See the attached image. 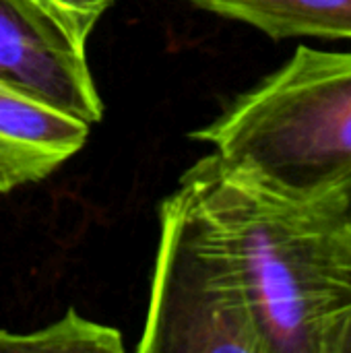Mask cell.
Masks as SVG:
<instances>
[{"label":"cell","instance_id":"cell-1","mask_svg":"<svg viewBox=\"0 0 351 353\" xmlns=\"http://www.w3.org/2000/svg\"><path fill=\"white\" fill-rule=\"evenodd\" d=\"M228 240L265 353H351V217L215 151L182 178Z\"/></svg>","mask_w":351,"mask_h":353},{"label":"cell","instance_id":"cell-2","mask_svg":"<svg viewBox=\"0 0 351 353\" xmlns=\"http://www.w3.org/2000/svg\"><path fill=\"white\" fill-rule=\"evenodd\" d=\"M190 139L283 188L333 190L351 176V52L298 46Z\"/></svg>","mask_w":351,"mask_h":353},{"label":"cell","instance_id":"cell-3","mask_svg":"<svg viewBox=\"0 0 351 353\" xmlns=\"http://www.w3.org/2000/svg\"><path fill=\"white\" fill-rule=\"evenodd\" d=\"M141 353H265L238 261L186 184L159 205Z\"/></svg>","mask_w":351,"mask_h":353},{"label":"cell","instance_id":"cell-4","mask_svg":"<svg viewBox=\"0 0 351 353\" xmlns=\"http://www.w3.org/2000/svg\"><path fill=\"white\" fill-rule=\"evenodd\" d=\"M0 79L87 124L103 118L87 37L48 0H0Z\"/></svg>","mask_w":351,"mask_h":353},{"label":"cell","instance_id":"cell-5","mask_svg":"<svg viewBox=\"0 0 351 353\" xmlns=\"http://www.w3.org/2000/svg\"><path fill=\"white\" fill-rule=\"evenodd\" d=\"M89 126L0 79V196L52 176L85 147Z\"/></svg>","mask_w":351,"mask_h":353},{"label":"cell","instance_id":"cell-6","mask_svg":"<svg viewBox=\"0 0 351 353\" xmlns=\"http://www.w3.org/2000/svg\"><path fill=\"white\" fill-rule=\"evenodd\" d=\"M207 12L246 23L271 39H351V0H188Z\"/></svg>","mask_w":351,"mask_h":353},{"label":"cell","instance_id":"cell-7","mask_svg":"<svg viewBox=\"0 0 351 353\" xmlns=\"http://www.w3.org/2000/svg\"><path fill=\"white\" fill-rule=\"evenodd\" d=\"M122 353L120 331L68 310L60 321L25 335L0 331V353Z\"/></svg>","mask_w":351,"mask_h":353},{"label":"cell","instance_id":"cell-8","mask_svg":"<svg viewBox=\"0 0 351 353\" xmlns=\"http://www.w3.org/2000/svg\"><path fill=\"white\" fill-rule=\"evenodd\" d=\"M48 2L54 8H58L85 37H89L95 23L112 6L114 0H48Z\"/></svg>","mask_w":351,"mask_h":353},{"label":"cell","instance_id":"cell-9","mask_svg":"<svg viewBox=\"0 0 351 353\" xmlns=\"http://www.w3.org/2000/svg\"><path fill=\"white\" fill-rule=\"evenodd\" d=\"M335 188H339V192L343 196V203H345V209H348V213H350L351 217V176L345 182H341L339 186H335Z\"/></svg>","mask_w":351,"mask_h":353}]
</instances>
